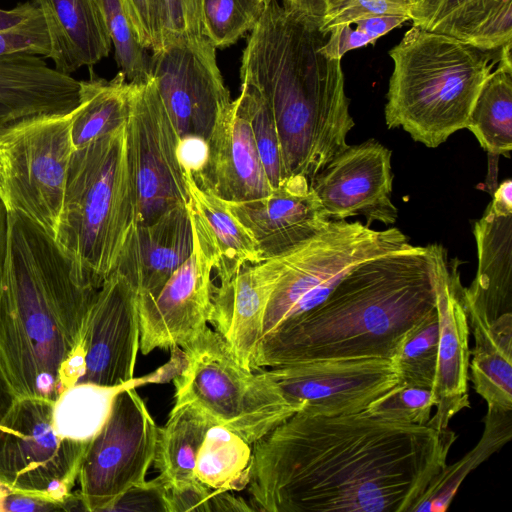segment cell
<instances>
[{
    "label": "cell",
    "instance_id": "cell-30",
    "mask_svg": "<svg viewBox=\"0 0 512 512\" xmlns=\"http://www.w3.org/2000/svg\"><path fill=\"white\" fill-rule=\"evenodd\" d=\"M512 436L511 411L488 408L477 445L452 465H445L428 483L412 512L445 511L466 476L499 450Z\"/></svg>",
    "mask_w": 512,
    "mask_h": 512
},
{
    "label": "cell",
    "instance_id": "cell-46",
    "mask_svg": "<svg viewBox=\"0 0 512 512\" xmlns=\"http://www.w3.org/2000/svg\"><path fill=\"white\" fill-rule=\"evenodd\" d=\"M207 141L195 136L183 137L178 146V158L184 168L194 176L204 166L207 159Z\"/></svg>",
    "mask_w": 512,
    "mask_h": 512
},
{
    "label": "cell",
    "instance_id": "cell-38",
    "mask_svg": "<svg viewBox=\"0 0 512 512\" xmlns=\"http://www.w3.org/2000/svg\"><path fill=\"white\" fill-rule=\"evenodd\" d=\"M49 53V36L39 7L18 24L0 30V57L31 54L47 58Z\"/></svg>",
    "mask_w": 512,
    "mask_h": 512
},
{
    "label": "cell",
    "instance_id": "cell-8",
    "mask_svg": "<svg viewBox=\"0 0 512 512\" xmlns=\"http://www.w3.org/2000/svg\"><path fill=\"white\" fill-rule=\"evenodd\" d=\"M411 246L397 228L330 220L317 234L277 256L279 278L268 301L262 338L323 302L357 265Z\"/></svg>",
    "mask_w": 512,
    "mask_h": 512
},
{
    "label": "cell",
    "instance_id": "cell-27",
    "mask_svg": "<svg viewBox=\"0 0 512 512\" xmlns=\"http://www.w3.org/2000/svg\"><path fill=\"white\" fill-rule=\"evenodd\" d=\"M512 42L500 48L497 68L483 84L466 128L487 151L489 162L512 149Z\"/></svg>",
    "mask_w": 512,
    "mask_h": 512
},
{
    "label": "cell",
    "instance_id": "cell-50",
    "mask_svg": "<svg viewBox=\"0 0 512 512\" xmlns=\"http://www.w3.org/2000/svg\"><path fill=\"white\" fill-rule=\"evenodd\" d=\"M9 220L8 211L0 202V282L4 270L8 246Z\"/></svg>",
    "mask_w": 512,
    "mask_h": 512
},
{
    "label": "cell",
    "instance_id": "cell-7",
    "mask_svg": "<svg viewBox=\"0 0 512 512\" xmlns=\"http://www.w3.org/2000/svg\"><path fill=\"white\" fill-rule=\"evenodd\" d=\"M185 364L173 378L175 403H192L216 425L254 444L301 410L262 369L249 370L208 325L181 347Z\"/></svg>",
    "mask_w": 512,
    "mask_h": 512
},
{
    "label": "cell",
    "instance_id": "cell-1",
    "mask_svg": "<svg viewBox=\"0 0 512 512\" xmlns=\"http://www.w3.org/2000/svg\"><path fill=\"white\" fill-rule=\"evenodd\" d=\"M455 439L364 411H298L253 444L249 492L268 512H412Z\"/></svg>",
    "mask_w": 512,
    "mask_h": 512
},
{
    "label": "cell",
    "instance_id": "cell-33",
    "mask_svg": "<svg viewBox=\"0 0 512 512\" xmlns=\"http://www.w3.org/2000/svg\"><path fill=\"white\" fill-rule=\"evenodd\" d=\"M98 2L115 49V60L120 71L130 83L149 80L151 78L149 49L140 42L122 0H98Z\"/></svg>",
    "mask_w": 512,
    "mask_h": 512
},
{
    "label": "cell",
    "instance_id": "cell-44",
    "mask_svg": "<svg viewBox=\"0 0 512 512\" xmlns=\"http://www.w3.org/2000/svg\"><path fill=\"white\" fill-rule=\"evenodd\" d=\"M213 493L214 490L204 486L197 480L168 486L169 511L210 512V502Z\"/></svg>",
    "mask_w": 512,
    "mask_h": 512
},
{
    "label": "cell",
    "instance_id": "cell-48",
    "mask_svg": "<svg viewBox=\"0 0 512 512\" xmlns=\"http://www.w3.org/2000/svg\"><path fill=\"white\" fill-rule=\"evenodd\" d=\"M17 399L18 396L11 384L2 356L0 354V426Z\"/></svg>",
    "mask_w": 512,
    "mask_h": 512
},
{
    "label": "cell",
    "instance_id": "cell-15",
    "mask_svg": "<svg viewBox=\"0 0 512 512\" xmlns=\"http://www.w3.org/2000/svg\"><path fill=\"white\" fill-rule=\"evenodd\" d=\"M192 229L191 255L158 292L137 296L143 355L156 348H181L209 323L214 259L205 238L193 226Z\"/></svg>",
    "mask_w": 512,
    "mask_h": 512
},
{
    "label": "cell",
    "instance_id": "cell-2",
    "mask_svg": "<svg viewBox=\"0 0 512 512\" xmlns=\"http://www.w3.org/2000/svg\"><path fill=\"white\" fill-rule=\"evenodd\" d=\"M0 282V354L18 398L54 402L84 370V337L98 289L77 277L54 237L8 212Z\"/></svg>",
    "mask_w": 512,
    "mask_h": 512
},
{
    "label": "cell",
    "instance_id": "cell-24",
    "mask_svg": "<svg viewBox=\"0 0 512 512\" xmlns=\"http://www.w3.org/2000/svg\"><path fill=\"white\" fill-rule=\"evenodd\" d=\"M82 81L51 68L41 56L0 57V128L26 118L67 114L80 104Z\"/></svg>",
    "mask_w": 512,
    "mask_h": 512
},
{
    "label": "cell",
    "instance_id": "cell-10",
    "mask_svg": "<svg viewBox=\"0 0 512 512\" xmlns=\"http://www.w3.org/2000/svg\"><path fill=\"white\" fill-rule=\"evenodd\" d=\"M53 402L18 398L0 426V482L12 492L33 494L85 510L72 489L89 442L59 436Z\"/></svg>",
    "mask_w": 512,
    "mask_h": 512
},
{
    "label": "cell",
    "instance_id": "cell-47",
    "mask_svg": "<svg viewBox=\"0 0 512 512\" xmlns=\"http://www.w3.org/2000/svg\"><path fill=\"white\" fill-rule=\"evenodd\" d=\"M347 1L348 0H282V3L299 10L321 24L329 15L339 9Z\"/></svg>",
    "mask_w": 512,
    "mask_h": 512
},
{
    "label": "cell",
    "instance_id": "cell-11",
    "mask_svg": "<svg viewBox=\"0 0 512 512\" xmlns=\"http://www.w3.org/2000/svg\"><path fill=\"white\" fill-rule=\"evenodd\" d=\"M158 430L135 387L117 394L81 462L78 493L86 511H107L128 489L146 480Z\"/></svg>",
    "mask_w": 512,
    "mask_h": 512
},
{
    "label": "cell",
    "instance_id": "cell-13",
    "mask_svg": "<svg viewBox=\"0 0 512 512\" xmlns=\"http://www.w3.org/2000/svg\"><path fill=\"white\" fill-rule=\"evenodd\" d=\"M150 77L180 138L207 141L231 103L212 42L205 35L166 39L152 51Z\"/></svg>",
    "mask_w": 512,
    "mask_h": 512
},
{
    "label": "cell",
    "instance_id": "cell-20",
    "mask_svg": "<svg viewBox=\"0 0 512 512\" xmlns=\"http://www.w3.org/2000/svg\"><path fill=\"white\" fill-rule=\"evenodd\" d=\"M228 206L255 239L264 260L296 247L330 221L302 175L287 177L265 197Z\"/></svg>",
    "mask_w": 512,
    "mask_h": 512
},
{
    "label": "cell",
    "instance_id": "cell-19",
    "mask_svg": "<svg viewBox=\"0 0 512 512\" xmlns=\"http://www.w3.org/2000/svg\"><path fill=\"white\" fill-rule=\"evenodd\" d=\"M207 148L206 162L193 176L200 188L227 202L255 200L271 192L240 96L220 114Z\"/></svg>",
    "mask_w": 512,
    "mask_h": 512
},
{
    "label": "cell",
    "instance_id": "cell-3",
    "mask_svg": "<svg viewBox=\"0 0 512 512\" xmlns=\"http://www.w3.org/2000/svg\"><path fill=\"white\" fill-rule=\"evenodd\" d=\"M440 244L409 246L365 261L314 308L261 339L253 371L338 359L391 360L404 335L436 309Z\"/></svg>",
    "mask_w": 512,
    "mask_h": 512
},
{
    "label": "cell",
    "instance_id": "cell-41",
    "mask_svg": "<svg viewBox=\"0 0 512 512\" xmlns=\"http://www.w3.org/2000/svg\"><path fill=\"white\" fill-rule=\"evenodd\" d=\"M107 511L170 512L168 486L159 475L153 480H145L123 493Z\"/></svg>",
    "mask_w": 512,
    "mask_h": 512
},
{
    "label": "cell",
    "instance_id": "cell-32",
    "mask_svg": "<svg viewBox=\"0 0 512 512\" xmlns=\"http://www.w3.org/2000/svg\"><path fill=\"white\" fill-rule=\"evenodd\" d=\"M438 349L436 309L415 324L402 338L391 359L404 384L432 389Z\"/></svg>",
    "mask_w": 512,
    "mask_h": 512
},
{
    "label": "cell",
    "instance_id": "cell-16",
    "mask_svg": "<svg viewBox=\"0 0 512 512\" xmlns=\"http://www.w3.org/2000/svg\"><path fill=\"white\" fill-rule=\"evenodd\" d=\"M391 156V150L374 139L348 145L309 181L330 220L361 215L368 226L374 221L395 223Z\"/></svg>",
    "mask_w": 512,
    "mask_h": 512
},
{
    "label": "cell",
    "instance_id": "cell-51",
    "mask_svg": "<svg viewBox=\"0 0 512 512\" xmlns=\"http://www.w3.org/2000/svg\"><path fill=\"white\" fill-rule=\"evenodd\" d=\"M8 492H9V490H8L6 487H4V486L2 485V483L0 482V504H1V501H2V499L4 498V496H5Z\"/></svg>",
    "mask_w": 512,
    "mask_h": 512
},
{
    "label": "cell",
    "instance_id": "cell-5",
    "mask_svg": "<svg viewBox=\"0 0 512 512\" xmlns=\"http://www.w3.org/2000/svg\"><path fill=\"white\" fill-rule=\"evenodd\" d=\"M499 52L413 25L389 51L387 127H401L428 148L444 143L466 128Z\"/></svg>",
    "mask_w": 512,
    "mask_h": 512
},
{
    "label": "cell",
    "instance_id": "cell-45",
    "mask_svg": "<svg viewBox=\"0 0 512 512\" xmlns=\"http://www.w3.org/2000/svg\"><path fill=\"white\" fill-rule=\"evenodd\" d=\"M68 510L65 503L33 494L9 491L1 501L0 512H34Z\"/></svg>",
    "mask_w": 512,
    "mask_h": 512
},
{
    "label": "cell",
    "instance_id": "cell-12",
    "mask_svg": "<svg viewBox=\"0 0 512 512\" xmlns=\"http://www.w3.org/2000/svg\"><path fill=\"white\" fill-rule=\"evenodd\" d=\"M125 129L138 224H149L174 207L186 206L188 187L178 158L181 138L152 78L130 83Z\"/></svg>",
    "mask_w": 512,
    "mask_h": 512
},
{
    "label": "cell",
    "instance_id": "cell-42",
    "mask_svg": "<svg viewBox=\"0 0 512 512\" xmlns=\"http://www.w3.org/2000/svg\"><path fill=\"white\" fill-rule=\"evenodd\" d=\"M480 0H410L409 17L414 26L439 33L454 17Z\"/></svg>",
    "mask_w": 512,
    "mask_h": 512
},
{
    "label": "cell",
    "instance_id": "cell-26",
    "mask_svg": "<svg viewBox=\"0 0 512 512\" xmlns=\"http://www.w3.org/2000/svg\"><path fill=\"white\" fill-rule=\"evenodd\" d=\"M184 171L191 224L208 242L214 259L213 270L220 284H224L244 267L264 259L257 242L231 212L228 202L200 188L191 172Z\"/></svg>",
    "mask_w": 512,
    "mask_h": 512
},
{
    "label": "cell",
    "instance_id": "cell-34",
    "mask_svg": "<svg viewBox=\"0 0 512 512\" xmlns=\"http://www.w3.org/2000/svg\"><path fill=\"white\" fill-rule=\"evenodd\" d=\"M204 35L216 48L237 42L251 31L265 6L258 0H202Z\"/></svg>",
    "mask_w": 512,
    "mask_h": 512
},
{
    "label": "cell",
    "instance_id": "cell-4",
    "mask_svg": "<svg viewBox=\"0 0 512 512\" xmlns=\"http://www.w3.org/2000/svg\"><path fill=\"white\" fill-rule=\"evenodd\" d=\"M320 23L272 0L251 30L240 78L256 87L276 123L286 176L309 181L347 148L354 120L341 60L320 52Z\"/></svg>",
    "mask_w": 512,
    "mask_h": 512
},
{
    "label": "cell",
    "instance_id": "cell-35",
    "mask_svg": "<svg viewBox=\"0 0 512 512\" xmlns=\"http://www.w3.org/2000/svg\"><path fill=\"white\" fill-rule=\"evenodd\" d=\"M246 107L256 147L269 183L276 188L287 178L273 113L260 91L241 82L239 95Z\"/></svg>",
    "mask_w": 512,
    "mask_h": 512
},
{
    "label": "cell",
    "instance_id": "cell-17",
    "mask_svg": "<svg viewBox=\"0 0 512 512\" xmlns=\"http://www.w3.org/2000/svg\"><path fill=\"white\" fill-rule=\"evenodd\" d=\"M140 350L137 293L114 271L98 288L84 337V370L77 383L118 386L134 378Z\"/></svg>",
    "mask_w": 512,
    "mask_h": 512
},
{
    "label": "cell",
    "instance_id": "cell-22",
    "mask_svg": "<svg viewBox=\"0 0 512 512\" xmlns=\"http://www.w3.org/2000/svg\"><path fill=\"white\" fill-rule=\"evenodd\" d=\"M279 278L277 256L244 267L213 287L209 323L229 344L239 363L253 371L271 294Z\"/></svg>",
    "mask_w": 512,
    "mask_h": 512
},
{
    "label": "cell",
    "instance_id": "cell-29",
    "mask_svg": "<svg viewBox=\"0 0 512 512\" xmlns=\"http://www.w3.org/2000/svg\"><path fill=\"white\" fill-rule=\"evenodd\" d=\"M129 91L130 83L121 71L111 80L92 72L88 80H82L81 101L70 124L74 149L125 125Z\"/></svg>",
    "mask_w": 512,
    "mask_h": 512
},
{
    "label": "cell",
    "instance_id": "cell-14",
    "mask_svg": "<svg viewBox=\"0 0 512 512\" xmlns=\"http://www.w3.org/2000/svg\"><path fill=\"white\" fill-rule=\"evenodd\" d=\"M300 412L338 416L363 412L402 381L391 360H320L263 370Z\"/></svg>",
    "mask_w": 512,
    "mask_h": 512
},
{
    "label": "cell",
    "instance_id": "cell-53",
    "mask_svg": "<svg viewBox=\"0 0 512 512\" xmlns=\"http://www.w3.org/2000/svg\"><path fill=\"white\" fill-rule=\"evenodd\" d=\"M258 1L266 7L272 0H258Z\"/></svg>",
    "mask_w": 512,
    "mask_h": 512
},
{
    "label": "cell",
    "instance_id": "cell-40",
    "mask_svg": "<svg viewBox=\"0 0 512 512\" xmlns=\"http://www.w3.org/2000/svg\"><path fill=\"white\" fill-rule=\"evenodd\" d=\"M390 15L409 17V6L392 0H348L320 24V29L328 35L336 25Z\"/></svg>",
    "mask_w": 512,
    "mask_h": 512
},
{
    "label": "cell",
    "instance_id": "cell-28",
    "mask_svg": "<svg viewBox=\"0 0 512 512\" xmlns=\"http://www.w3.org/2000/svg\"><path fill=\"white\" fill-rule=\"evenodd\" d=\"M216 425L198 406L174 403L168 420L159 427L154 457L155 468L168 486L189 483L207 431Z\"/></svg>",
    "mask_w": 512,
    "mask_h": 512
},
{
    "label": "cell",
    "instance_id": "cell-18",
    "mask_svg": "<svg viewBox=\"0 0 512 512\" xmlns=\"http://www.w3.org/2000/svg\"><path fill=\"white\" fill-rule=\"evenodd\" d=\"M457 259H442L436 288L438 316L437 368L432 394L436 412L427 426L437 431L449 428L459 411L468 408L469 325L462 299Z\"/></svg>",
    "mask_w": 512,
    "mask_h": 512
},
{
    "label": "cell",
    "instance_id": "cell-23",
    "mask_svg": "<svg viewBox=\"0 0 512 512\" xmlns=\"http://www.w3.org/2000/svg\"><path fill=\"white\" fill-rule=\"evenodd\" d=\"M193 246L187 206H177L155 221L133 228L115 271L128 280L138 297L152 295L191 255Z\"/></svg>",
    "mask_w": 512,
    "mask_h": 512
},
{
    "label": "cell",
    "instance_id": "cell-9",
    "mask_svg": "<svg viewBox=\"0 0 512 512\" xmlns=\"http://www.w3.org/2000/svg\"><path fill=\"white\" fill-rule=\"evenodd\" d=\"M74 111L38 115L0 128V202L52 237L74 150L70 134Z\"/></svg>",
    "mask_w": 512,
    "mask_h": 512
},
{
    "label": "cell",
    "instance_id": "cell-49",
    "mask_svg": "<svg viewBox=\"0 0 512 512\" xmlns=\"http://www.w3.org/2000/svg\"><path fill=\"white\" fill-rule=\"evenodd\" d=\"M38 4L36 0H29L18 4L11 10L0 9V30L10 28L30 15Z\"/></svg>",
    "mask_w": 512,
    "mask_h": 512
},
{
    "label": "cell",
    "instance_id": "cell-37",
    "mask_svg": "<svg viewBox=\"0 0 512 512\" xmlns=\"http://www.w3.org/2000/svg\"><path fill=\"white\" fill-rule=\"evenodd\" d=\"M408 16H381L359 19L336 25L328 32L320 52L328 58L339 59L348 51L374 45L377 39L401 26L409 20Z\"/></svg>",
    "mask_w": 512,
    "mask_h": 512
},
{
    "label": "cell",
    "instance_id": "cell-25",
    "mask_svg": "<svg viewBox=\"0 0 512 512\" xmlns=\"http://www.w3.org/2000/svg\"><path fill=\"white\" fill-rule=\"evenodd\" d=\"M55 69L70 75L108 56L111 40L98 0H36Z\"/></svg>",
    "mask_w": 512,
    "mask_h": 512
},
{
    "label": "cell",
    "instance_id": "cell-43",
    "mask_svg": "<svg viewBox=\"0 0 512 512\" xmlns=\"http://www.w3.org/2000/svg\"><path fill=\"white\" fill-rule=\"evenodd\" d=\"M137 31L140 42L153 51L163 43V25L160 0H122Z\"/></svg>",
    "mask_w": 512,
    "mask_h": 512
},
{
    "label": "cell",
    "instance_id": "cell-31",
    "mask_svg": "<svg viewBox=\"0 0 512 512\" xmlns=\"http://www.w3.org/2000/svg\"><path fill=\"white\" fill-rule=\"evenodd\" d=\"M242 437L220 426H212L199 449L195 478L215 491H240L249 485L252 448Z\"/></svg>",
    "mask_w": 512,
    "mask_h": 512
},
{
    "label": "cell",
    "instance_id": "cell-36",
    "mask_svg": "<svg viewBox=\"0 0 512 512\" xmlns=\"http://www.w3.org/2000/svg\"><path fill=\"white\" fill-rule=\"evenodd\" d=\"M433 407L431 389L401 382L372 402L364 412L390 422L426 425L431 418Z\"/></svg>",
    "mask_w": 512,
    "mask_h": 512
},
{
    "label": "cell",
    "instance_id": "cell-52",
    "mask_svg": "<svg viewBox=\"0 0 512 512\" xmlns=\"http://www.w3.org/2000/svg\"><path fill=\"white\" fill-rule=\"evenodd\" d=\"M392 1L410 6V0H392Z\"/></svg>",
    "mask_w": 512,
    "mask_h": 512
},
{
    "label": "cell",
    "instance_id": "cell-21",
    "mask_svg": "<svg viewBox=\"0 0 512 512\" xmlns=\"http://www.w3.org/2000/svg\"><path fill=\"white\" fill-rule=\"evenodd\" d=\"M478 267L469 287H463L465 306L483 312L489 322L512 314V182H502L482 217L474 224Z\"/></svg>",
    "mask_w": 512,
    "mask_h": 512
},
{
    "label": "cell",
    "instance_id": "cell-39",
    "mask_svg": "<svg viewBox=\"0 0 512 512\" xmlns=\"http://www.w3.org/2000/svg\"><path fill=\"white\" fill-rule=\"evenodd\" d=\"M163 42L172 37L204 35L202 0H160ZM163 44V43H162Z\"/></svg>",
    "mask_w": 512,
    "mask_h": 512
},
{
    "label": "cell",
    "instance_id": "cell-6",
    "mask_svg": "<svg viewBox=\"0 0 512 512\" xmlns=\"http://www.w3.org/2000/svg\"><path fill=\"white\" fill-rule=\"evenodd\" d=\"M137 224L124 125L73 150L54 239L80 281L98 289Z\"/></svg>",
    "mask_w": 512,
    "mask_h": 512
}]
</instances>
